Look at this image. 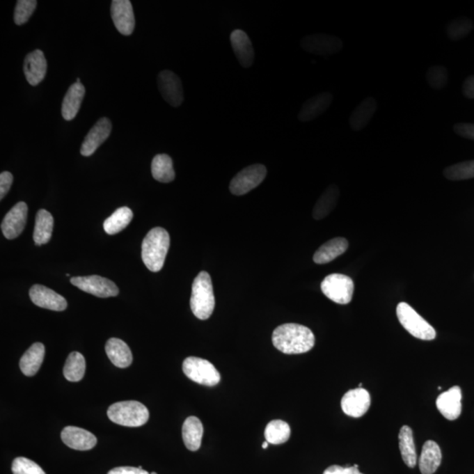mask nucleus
I'll return each mask as SVG.
<instances>
[{
	"label": "nucleus",
	"mask_w": 474,
	"mask_h": 474,
	"mask_svg": "<svg viewBox=\"0 0 474 474\" xmlns=\"http://www.w3.org/2000/svg\"><path fill=\"white\" fill-rule=\"evenodd\" d=\"M45 356V345L42 342L33 344L19 361V368H21L23 374L28 376V377L35 375L39 369L41 368Z\"/></svg>",
	"instance_id": "obj_26"
},
{
	"label": "nucleus",
	"mask_w": 474,
	"mask_h": 474,
	"mask_svg": "<svg viewBox=\"0 0 474 474\" xmlns=\"http://www.w3.org/2000/svg\"><path fill=\"white\" fill-rule=\"evenodd\" d=\"M339 196H340V191L335 184H331V186L326 188V190L315 205L313 217L315 220H322L328 216L337 207Z\"/></svg>",
	"instance_id": "obj_29"
},
{
	"label": "nucleus",
	"mask_w": 474,
	"mask_h": 474,
	"mask_svg": "<svg viewBox=\"0 0 474 474\" xmlns=\"http://www.w3.org/2000/svg\"><path fill=\"white\" fill-rule=\"evenodd\" d=\"M86 88L82 84H73L63 97L62 104V116L65 120H72L77 116L81 107Z\"/></svg>",
	"instance_id": "obj_24"
},
{
	"label": "nucleus",
	"mask_w": 474,
	"mask_h": 474,
	"mask_svg": "<svg viewBox=\"0 0 474 474\" xmlns=\"http://www.w3.org/2000/svg\"><path fill=\"white\" fill-rule=\"evenodd\" d=\"M76 83H77V84H82V83H81V80H80L79 79H77Z\"/></svg>",
	"instance_id": "obj_47"
},
{
	"label": "nucleus",
	"mask_w": 474,
	"mask_h": 474,
	"mask_svg": "<svg viewBox=\"0 0 474 474\" xmlns=\"http://www.w3.org/2000/svg\"><path fill=\"white\" fill-rule=\"evenodd\" d=\"M332 100V94L329 93H322L310 97L302 106L298 119L302 123L311 122L328 110Z\"/></svg>",
	"instance_id": "obj_21"
},
{
	"label": "nucleus",
	"mask_w": 474,
	"mask_h": 474,
	"mask_svg": "<svg viewBox=\"0 0 474 474\" xmlns=\"http://www.w3.org/2000/svg\"><path fill=\"white\" fill-rule=\"evenodd\" d=\"M61 439L67 446L77 450H92L97 445L96 436L79 427H65L61 433Z\"/></svg>",
	"instance_id": "obj_18"
},
{
	"label": "nucleus",
	"mask_w": 474,
	"mask_h": 474,
	"mask_svg": "<svg viewBox=\"0 0 474 474\" xmlns=\"http://www.w3.org/2000/svg\"><path fill=\"white\" fill-rule=\"evenodd\" d=\"M454 132L466 139L474 141V123H460L453 127Z\"/></svg>",
	"instance_id": "obj_41"
},
{
	"label": "nucleus",
	"mask_w": 474,
	"mask_h": 474,
	"mask_svg": "<svg viewBox=\"0 0 474 474\" xmlns=\"http://www.w3.org/2000/svg\"><path fill=\"white\" fill-rule=\"evenodd\" d=\"M23 70L29 85L36 86L43 81L47 73V60L42 50L36 49L25 57Z\"/></svg>",
	"instance_id": "obj_19"
},
{
	"label": "nucleus",
	"mask_w": 474,
	"mask_h": 474,
	"mask_svg": "<svg viewBox=\"0 0 474 474\" xmlns=\"http://www.w3.org/2000/svg\"><path fill=\"white\" fill-rule=\"evenodd\" d=\"M157 85L164 100L171 106L177 107L184 102L182 82L171 70H163L157 77Z\"/></svg>",
	"instance_id": "obj_11"
},
{
	"label": "nucleus",
	"mask_w": 474,
	"mask_h": 474,
	"mask_svg": "<svg viewBox=\"0 0 474 474\" xmlns=\"http://www.w3.org/2000/svg\"><path fill=\"white\" fill-rule=\"evenodd\" d=\"M111 15L114 26L123 35H132L136 26L132 4L129 0H113Z\"/></svg>",
	"instance_id": "obj_13"
},
{
	"label": "nucleus",
	"mask_w": 474,
	"mask_h": 474,
	"mask_svg": "<svg viewBox=\"0 0 474 474\" xmlns=\"http://www.w3.org/2000/svg\"><path fill=\"white\" fill-rule=\"evenodd\" d=\"M463 94L468 99H474V75L467 77L463 84Z\"/></svg>",
	"instance_id": "obj_45"
},
{
	"label": "nucleus",
	"mask_w": 474,
	"mask_h": 474,
	"mask_svg": "<svg viewBox=\"0 0 474 474\" xmlns=\"http://www.w3.org/2000/svg\"><path fill=\"white\" fill-rule=\"evenodd\" d=\"M301 48L317 56H331L341 52L344 42L337 36L316 33L305 36L301 42Z\"/></svg>",
	"instance_id": "obj_10"
},
{
	"label": "nucleus",
	"mask_w": 474,
	"mask_h": 474,
	"mask_svg": "<svg viewBox=\"0 0 474 474\" xmlns=\"http://www.w3.org/2000/svg\"><path fill=\"white\" fill-rule=\"evenodd\" d=\"M112 131V123L106 117L100 118L84 140L81 153L84 157L92 156L102 144L109 137Z\"/></svg>",
	"instance_id": "obj_16"
},
{
	"label": "nucleus",
	"mask_w": 474,
	"mask_h": 474,
	"mask_svg": "<svg viewBox=\"0 0 474 474\" xmlns=\"http://www.w3.org/2000/svg\"><path fill=\"white\" fill-rule=\"evenodd\" d=\"M203 425L196 416H189L182 427L184 445L191 452H196L201 446L203 436Z\"/></svg>",
	"instance_id": "obj_28"
},
{
	"label": "nucleus",
	"mask_w": 474,
	"mask_h": 474,
	"mask_svg": "<svg viewBox=\"0 0 474 474\" xmlns=\"http://www.w3.org/2000/svg\"><path fill=\"white\" fill-rule=\"evenodd\" d=\"M267 174V167L263 164H252L244 168L231 180L230 184L231 193L241 196V195L250 193L263 182Z\"/></svg>",
	"instance_id": "obj_8"
},
{
	"label": "nucleus",
	"mask_w": 474,
	"mask_h": 474,
	"mask_svg": "<svg viewBox=\"0 0 474 474\" xmlns=\"http://www.w3.org/2000/svg\"><path fill=\"white\" fill-rule=\"evenodd\" d=\"M105 349L107 357L117 368H127L132 364V352H131L129 345L120 339H109L106 342Z\"/></svg>",
	"instance_id": "obj_25"
},
{
	"label": "nucleus",
	"mask_w": 474,
	"mask_h": 474,
	"mask_svg": "<svg viewBox=\"0 0 474 474\" xmlns=\"http://www.w3.org/2000/svg\"><path fill=\"white\" fill-rule=\"evenodd\" d=\"M107 416L116 425L125 427H140L150 418L149 410L142 403L126 401L114 403L107 410Z\"/></svg>",
	"instance_id": "obj_4"
},
{
	"label": "nucleus",
	"mask_w": 474,
	"mask_h": 474,
	"mask_svg": "<svg viewBox=\"0 0 474 474\" xmlns=\"http://www.w3.org/2000/svg\"><path fill=\"white\" fill-rule=\"evenodd\" d=\"M70 283L88 294L100 298L116 297L119 294V288L109 278L93 275L86 277H74Z\"/></svg>",
	"instance_id": "obj_9"
},
{
	"label": "nucleus",
	"mask_w": 474,
	"mask_h": 474,
	"mask_svg": "<svg viewBox=\"0 0 474 474\" xmlns=\"http://www.w3.org/2000/svg\"><path fill=\"white\" fill-rule=\"evenodd\" d=\"M324 474H363L359 472L358 466L342 467L331 466L324 471Z\"/></svg>",
	"instance_id": "obj_43"
},
{
	"label": "nucleus",
	"mask_w": 474,
	"mask_h": 474,
	"mask_svg": "<svg viewBox=\"0 0 474 474\" xmlns=\"http://www.w3.org/2000/svg\"><path fill=\"white\" fill-rule=\"evenodd\" d=\"M86 372V359L81 353H70L63 368V375L67 381L77 382L81 381Z\"/></svg>",
	"instance_id": "obj_34"
},
{
	"label": "nucleus",
	"mask_w": 474,
	"mask_h": 474,
	"mask_svg": "<svg viewBox=\"0 0 474 474\" xmlns=\"http://www.w3.org/2000/svg\"><path fill=\"white\" fill-rule=\"evenodd\" d=\"M442 461V452L439 445L432 440L423 445L419 459V468L422 474H433L439 469Z\"/></svg>",
	"instance_id": "obj_27"
},
{
	"label": "nucleus",
	"mask_w": 474,
	"mask_h": 474,
	"mask_svg": "<svg viewBox=\"0 0 474 474\" xmlns=\"http://www.w3.org/2000/svg\"><path fill=\"white\" fill-rule=\"evenodd\" d=\"M349 247L348 241L344 237H335L322 244L315 252L313 260L317 264L331 263L345 253Z\"/></svg>",
	"instance_id": "obj_23"
},
{
	"label": "nucleus",
	"mask_w": 474,
	"mask_h": 474,
	"mask_svg": "<svg viewBox=\"0 0 474 474\" xmlns=\"http://www.w3.org/2000/svg\"><path fill=\"white\" fill-rule=\"evenodd\" d=\"M400 324L413 338L432 341L436 337L435 329L406 302H401L396 308Z\"/></svg>",
	"instance_id": "obj_5"
},
{
	"label": "nucleus",
	"mask_w": 474,
	"mask_h": 474,
	"mask_svg": "<svg viewBox=\"0 0 474 474\" xmlns=\"http://www.w3.org/2000/svg\"><path fill=\"white\" fill-rule=\"evenodd\" d=\"M193 315L200 320H207L214 310L215 298L210 275L200 271L194 278L190 301Z\"/></svg>",
	"instance_id": "obj_3"
},
{
	"label": "nucleus",
	"mask_w": 474,
	"mask_h": 474,
	"mask_svg": "<svg viewBox=\"0 0 474 474\" xmlns=\"http://www.w3.org/2000/svg\"><path fill=\"white\" fill-rule=\"evenodd\" d=\"M230 42L235 55L240 65L244 68H248L253 65L255 52L247 33L241 29L234 30L231 33Z\"/></svg>",
	"instance_id": "obj_20"
},
{
	"label": "nucleus",
	"mask_w": 474,
	"mask_h": 474,
	"mask_svg": "<svg viewBox=\"0 0 474 474\" xmlns=\"http://www.w3.org/2000/svg\"><path fill=\"white\" fill-rule=\"evenodd\" d=\"M26 217H28V206L25 203H19L6 214L2 221L3 235L9 240L15 239L24 230Z\"/></svg>",
	"instance_id": "obj_15"
},
{
	"label": "nucleus",
	"mask_w": 474,
	"mask_h": 474,
	"mask_svg": "<svg viewBox=\"0 0 474 474\" xmlns=\"http://www.w3.org/2000/svg\"><path fill=\"white\" fill-rule=\"evenodd\" d=\"M447 180L452 181L466 180L474 177V160L452 164L443 170Z\"/></svg>",
	"instance_id": "obj_37"
},
{
	"label": "nucleus",
	"mask_w": 474,
	"mask_h": 474,
	"mask_svg": "<svg viewBox=\"0 0 474 474\" xmlns=\"http://www.w3.org/2000/svg\"><path fill=\"white\" fill-rule=\"evenodd\" d=\"M321 289L329 300L338 304L346 305L352 300L354 283L348 276L334 274L324 278Z\"/></svg>",
	"instance_id": "obj_7"
},
{
	"label": "nucleus",
	"mask_w": 474,
	"mask_h": 474,
	"mask_svg": "<svg viewBox=\"0 0 474 474\" xmlns=\"http://www.w3.org/2000/svg\"><path fill=\"white\" fill-rule=\"evenodd\" d=\"M33 304L53 311H63L67 308V301L62 295L42 285H33L29 291Z\"/></svg>",
	"instance_id": "obj_14"
},
{
	"label": "nucleus",
	"mask_w": 474,
	"mask_h": 474,
	"mask_svg": "<svg viewBox=\"0 0 474 474\" xmlns=\"http://www.w3.org/2000/svg\"><path fill=\"white\" fill-rule=\"evenodd\" d=\"M290 436V426L282 420H274L269 422L264 430L265 439L271 445H281L287 442Z\"/></svg>",
	"instance_id": "obj_35"
},
{
	"label": "nucleus",
	"mask_w": 474,
	"mask_h": 474,
	"mask_svg": "<svg viewBox=\"0 0 474 474\" xmlns=\"http://www.w3.org/2000/svg\"><path fill=\"white\" fill-rule=\"evenodd\" d=\"M426 79L432 88L442 90L448 85V70L443 65L432 66L427 72Z\"/></svg>",
	"instance_id": "obj_38"
},
{
	"label": "nucleus",
	"mask_w": 474,
	"mask_h": 474,
	"mask_svg": "<svg viewBox=\"0 0 474 474\" xmlns=\"http://www.w3.org/2000/svg\"><path fill=\"white\" fill-rule=\"evenodd\" d=\"M462 392L459 386H455L443 392L436 399V408L447 420L453 421L458 419L462 411Z\"/></svg>",
	"instance_id": "obj_17"
},
{
	"label": "nucleus",
	"mask_w": 474,
	"mask_h": 474,
	"mask_svg": "<svg viewBox=\"0 0 474 474\" xmlns=\"http://www.w3.org/2000/svg\"><path fill=\"white\" fill-rule=\"evenodd\" d=\"M473 29V23L466 17L452 19L446 26V35L452 41H459L469 35Z\"/></svg>",
	"instance_id": "obj_36"
},
{
	"label": "nucleus",
	"mask_w": 474,
	"mask_h": 474,
	"mask_svg": "<svg viewBox=\"0 0 474 474\" xmlns=\"http://www.w3.org/2000/svg\"><path fill=\"white\" fill-rule=\"evenodd\" d=\"M133 219V212L127 207H120L104 221V230L109 235H116L129 226Z\"/></svg>",
	"instance_id": "obj_33"
},
{
	"label": "nucleus",
	"mask_w": 474,
	"mask_h": 474,
	"mask_svg": "<svg viewBox=\"0 0 474 474\" xmlns=\"http://www.w3.org/2000/svg\"><path fill=\"white\" fill-rule=\"evenodd\" d=\"M107 474H150L147 471L141 469L139 467L123 466L116 467L109 471Z\"/></svg>",
	"instance_id": "obj_44"
},
{
	"label": "nucleus",
	"mask_w": 474,
	"mask_h": 474,
	"mask_svg": "<svg viewBox=\"0 0 474 474\" xmlns=\"http://www.w3.org/2000/svg\"><path fill=\"white\" fill-rule=\"evenodd\" d=\"M274 347L285 354H302L314 348V333L306 326L285 324L278 326L272 334Z\"/></svg>",
	"instance_id": "obj_1"
},
{
	"label": "nucleus",
	"mask_w": 474,
	"mask_h": 474,
	"mask_svg": "<svg viewBox=\"0 0 474 474\" xmlns=\"http://www.w3.org/2000/svg\"><path fill=\"white\" fill-rule=\"evenodd\" d=\"M182 368L187 377L198 384L214 386L219 384L221 381L219 372L206 359L187 358L183 362Z\"/></svg>",
	"instance_id": "obj_6"
},
{
	"label": "nucleus",
	"mask_w": 474,
	"mask_h": 474,
	"mask_svg": "<svg viewBox=\"0 0 474 474\" xmlns=\"http://www.w3.org/2000/svg\"><path fill=\"white\" fill-rule=\"evenodd\" d=\"M399 447L401 450L403 461L410 468H413L418 462V454L411 428L402 426L399 433Z\"/></svg>",
	"instance_id": "obj_30"
},
{
	"label": "nucleus",
	"mask_w": 474,
	"mask_h": 474,
	"mask_svg": "<svg viewBox=\"0 0 474 474\" xmlns=\"http://www.w3.org/2000/svg\"><path fill=\"white\" fill-rule=\"evenodd\" d=\"M13 177L9 171H3L0 174V199H4V197L8 194L10 188L12 187Z\"/></svg>",
	"instance_id": "obj_42"
},
{
	"label": "nucleus",
	"mask_w": 474,
	"mask_h": 474,
	"mask_svg": "<svg viewBox=\"0 0 474 474\" xmlns=\"http://www.w3.org/2000/svg\"><path fill=\"white\" fill-rule=\"evenodd\" d=\"M151 474H157V473H151Z\"/></svg>",
	"instance_id": "obj_48"
},
{
	"label": "nucleus",
	"mask_w": 474,
	"mask_h": 474,
	"mask_svg": "<svg viewBox=\"0 0 474 474\" xmlns=\"http://www.w3.org/2000/svg\"><path fill=\"white\" fill-rule=\"evenodd\" d=\"M371 406V396L368 390L356 388L349 390L342 398V411L351 418H358L364 416Z\"/></svg>",
	"instance_id": "obj_12"
},
{
	"label": "nucleus",
	"mask_w": 474,
	"mask_h": 474,
	"mask_svg": "<svg viewBox=\"0 0 474 474\" xmlns=\"http://www.w3.org/2000/svg\"><path fill=\"white\" fill-rule=\"evenodd\" d=\"M170 248V235L163 228H154L144 238L142 258L150 271L162 270Z\"/></svg>",
	"instance_id": "obj_2"
},
{
	"label": "nucleus",
	"mask_w": 474,
	"mask_h": 474,
	"mask_svg": "<svg viewBox=\"0 0 474 474\" xmlns=\"http://www.w3.org/2000/svg\"><path fill=\"white\" fill-rule=\"evenodd\" d=\"M377 102L373 97H366L359 105L356 107L349 117V126L354 131H361L368 125L376 111H377Z\"/></svg>",
	"instance_id": "obj_22"
},
{
	"label": "nucleus",
	"mask_w": 474,
	"mask_h": 474,
	"mask_svg": "<svg viewBox=\"0 0 474 474\" xmlns=\"http://www.w3.org/2000/svg\"><path fill=\"white\" fill-rule=\"evenodd\" d=\"M269 445V443L267 441H265L263 445H262V448L263 449H267V447Z\"/></svg>",
	"instance_id": "obj_46"
},
{
	"label": "nucleus",
	"mask_w": 474,
	"mask_h": 474,
	"mask_svg": "<svg viewBox=\"0 0 474 474\" xmlns=\"http://www.w3.org/2000/svg\"><path fill=\"white\" fill-rule=\"evenodd\" d=\"M54 219L52 214L45 210L38 211L35 218L33 241L36 245L48 244L52 238Z\"/></svg>",
	"instance_id": "obj_31"
},
{
	"label": "nucleus",
	"mask_w": 474,
	"mask_h": 474,
	"mask_svg": "<svg viewBox=\"0 0 474 474\" xmlns=\"http://www.w3.org/2000/svg\"><path fill=\"white\" fill-rule=\"evenodd\" d=\"M12 471L13 474H46L41 466L24 457L13 460Z\"/></svg>",
	"instance_id": "obj_40"
},
{
	"label": "nucleus",
	"mask_w": 474,
	"mask_h": 474,
	"mask_svg": "<svg viewBox=\"0 0 474 474\" xmlns=\"http://www.w3.org/2000/svg\"><path fill=\"white\" fill-rule=\"evenodd\" d=\"M151 173L155 180L162 183H170L175 179L173 162L166 154H158L151 164Z\"/></svg>",
	"instance_id": "obj_32"
},
{
	"label": "nucleus",
	"mask_w": 474,
	"mask_h": 474,
	"mask_svg": "<svg viewBox=\"0 0 474 474\" xmlns=\"http://www.w3.org/2000/svg\"><path fill=\"white\" fill-rule=\"evenodd\" d=\"M37 6L35 0H19L15 10V22L16 25L22 26L28 22Z\"/></svg>",
	"instance_id": "obj_39"
}]
</instances>
